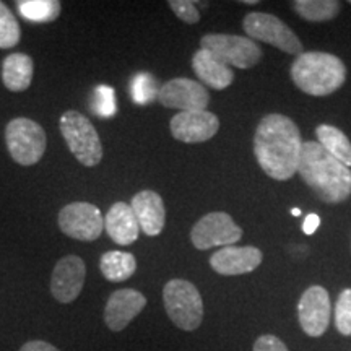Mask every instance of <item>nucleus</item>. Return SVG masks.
I'll list each match as a JSON object with an SVG mask.
<instances>
[{
	"label": "nucleus",
	"instance_id": "nucleus-1",
	"mask_svg": "<svg viewBox=\"0 0 351 351\" xmlns=\"http://www.w3.org/2000/svg\"><path fill=\"white\" fill-rule=\"evenodd\" d=\"M302 142L300 129L283 114H269L257 125L254 153L267 176L287 181L298 173Z\"/></svg>",
	"mask_w": 351,
	"mask_h": 351
},
{
	"label": "nucleus",
	"instance_id": "nucleus-2",
	"mask_svg": "<svg viewBox=\"0 0 351 351\" xmlns=\"http://www.w3.org/2000/svg\"><path fill=\"white\" fill-rule=\"evenodd\" d=\"M298 171L302 181L326 204H340L351 195V169L317 142L302 143Z\"/></svg>",
	"mask_w": 351,
	"mask_h": 351
},
{
	"label": "nucleus",
	"instance_id": "nucleus-3",
	"mask_svg": "<svg viewBox=\"0 0 351 351\" xmlns=\"http://www.w3.org/2000/svg\"><path fill=\"white\" fill-rule=\"evenodd\" d=\"M291 78L311 96H327L345 83L346 69L339 57L326 52H302L291 65Z\"/></svg>",
	"mask_w": 351,
	"mask_h": 351
},
{
	"label": "nucleus",
	"instance_id": "nucleus-4",
	"mask_svg": "<svg viewBox=\"0 0 351 351\" xmlns=\"http://www.w3.org/2000/svg\"><path fill=\"white\" fill-rule=\"evenodd\" d=\"M60 134L78 163L93 168L103 160V145L95 125L82 112L65 111L59 121Z\"/></svg>",
	"mask_w": 351,
	"mask_h": 351
},
{
	"label": "nucleus",
	"instance_id": "nucleus-5",
	"mask_svg": "<svg viewBox=\"0 0 351 351\" xmlns=\"http://www.w3.org/2000/svg\"><path fill=\"white\" fill-rule=\"evenodd\" d=\"M166 314L181 330L192 332L204 320V301L194 285L187 280H169L163 288Z\"/></svg>",
	"mask_w": 351,
	"mask_h": 351
},
{
	"label": "nucleus",
	"instance_id": "nucleus-6",
	"mask_svg": "<svg viewBox=\"0 0 351 351\" xmlns=\"http://www.w3.org/2000/svg\"><path fill=\"white\" fill-rule=\"evenodd\" d=\"M7 150L16 163L33 166L41 160L47 147L46 132L38 122L16 117L5 127Z\"/></svg>",
	"mask_w": 351,
	"mask_h": 351
},
{
	"label": "nucleus",
	"instance_id": "nucleus-7",
	"mask_svg": "<svg viewBox=\"0 0 351 351\" xmlns=\"http://www.w3.org/2000/svg\"><path fill=\"white\" fill-rule=\"evenodd\" d=\"M244 32L247 36L257 41L271 44V46L278 47L280 51L287 52V54L301 56L302 54V44L300 38L293 33V29L283 23L282 20L270 13L252 12L245 16L243 21Z\"/></svg>",
	"mask_w": 351,
	"mask_h": 351
},
{
	"label": "nucleus",
	"instance_id": "nucleus-8",
	"mask_svg": "<svg viewBox=\"0 0 351 351\" xmlns=\"http://www.w3.org/2000/svg\"><path fill=\"white\" fill-rule=\"evenodd\" d=\"M200 46L230 67L251 69L262 57V51L256 41L236 34H207L202 38Z\"/></svg>",
	"mask_w": 351,
	"mask_h": 351
},
{
	"label": "nucleus",
	"instance_id": "nucleus-9",
	"mask_svg": "<svg viewBox=\"0 0 351 351\" xmlns=\"http://www.w3.org/2000/svg\"><path fill=\"white\" fill-rule=\"evenodd\" d=\"M59 228L69 238L91 243L103 234L104 218L101 210L88 202H73L59 212Z\"/></svg>",
	"mask_w": 351,
	"mask_h": 351
},
{
	"label": "nucleus",
	"instance_id": "nucleus-10",
	"mask_svg": "<svg viewBox=\"0 0 351 351\" xmlns=\"http://www.w3.org/2000/svg\"><path fill=\"white\" fill-rule=\"evenodd\" d=\"M243 238V230L225 212H213L202 217L191 231V241L200 251L234 245Z\"/></svg>",
	"mask_w": 351,
	"mask_h": 351
},
{
	"label": "nucleus",
	"instance_id": "nucleus-11",
	"mask_svg": "<svg viewBox=\"0 0 351 351\" xmlns=\"http://www.w3.org/2000/svg\"><path fill=\"white\" fill-rule=\"evenodd\" d=\"M158 101L165 108L187 111H205L210 103V95L202 83L189 78H174L160 86Z\"/></svg>",
	"mask_w": 351,
	"mask_h": 351
},
{
	"label": "nucleus",
	"instance_id": "nucleus-12",
	"mask_svg": "<svg viewBox=\"0 0 351 351\" xmlns=\"http://www.w3.org/2000/svg\"><path fill=\"white\" fill-rule=\"evenodd\" d=\"M332 315L330 296L322 287H311L298 302V317L306 335L322 337L328 328Z\"/></svg>",
	"mask_w": 351,
	"mask_h": 351
},
{
	"label": "nucleus",
	"instance_id": "nucleus-13",
	"mask_svg": "<svg viewBox=\"0 0 351 351\" xmlns=\"http://www.w3.org/2000/svg\"><path fill=\"white\" fill-rule=\"evenodd\" d=\"M86 278V265L82 257L67 256L56 263L51 276V293L62 304L80 296Z\"/></svg>",
	"mask_w": 351,
	"mask_h": 351
},
{
	"label": "nucleus",
	"instance_id": "nucleus-14",
	"mask_svg": "<svg viewBox=\"0 0 351 351\" xmlns=\"http://www.w3.org/2000/svg\"><path fill=\"white\" fill-rule=\"evenodd\" d=\"M171 134L184 143H202L215 137L219 119L210 111L179 112L171 119Z\"/></svg>",
	"mask_w": 351,
	"mask_h": 351
},
{
	"label": "nucleus",
	"instance_id": "nucleus-15",
	"mask_svg": "<svg viewBox=\"0 0 351 351\" xmlns=\"http://www.w3.org/2000/svg\"><path fill=\"white\" fill-rule=\"evenodd\" d=\"M147 306V298L137 289H119L114 291L104 307V322L109 330L121 332L129 326Z\"/></svg>",
	"mask_w": 351,
	"mask_h": 351
},
{
	"label": "nucleus",
	"instance_id": "nucleus-16",
	"mask_svg": "<svg viewBox=\"0 0 351 351\" xmlns=\"http://www.w3.org/2000/svg\"><path fill=\"white\" fill-rule=\"evenodd\" d=\"M262 252L252 245H226L210 257V265L219 275L234 276L254 271L262 263Z\"/></svg>",
	"mask_w": 351,
	"mask_h": 351
},
{
	"label": "nucleus",
	"instance_id": "nucleus-17",
	"mask_svg": "<svg viewBox=\"0 0 351 351\" xmlns=\"http://www.w3.org/2000/svg\"><path fill=\"white\" fill-rule=\"evenodd\" d=\"M130 207L137 217L138 226L147 236H158L165 228L166 208L160 194L155 191H142L135 194Z\"/></svg>",
	"mask_w": 351,
	"mask_h": 351
},
{
	"label": "nucleus",
	"instance_id": "nucleus-18",
	"mask_svg": "<svg viewBox=\"0 0 351 351\" xmlns=\"http://www.w3.org/2000/svg\"><path fill=\"white\" fill-rule=\"evenodd\" d=\"M104 230L114 243L130 245L138 239L140 226L134 210L125 202H116L104 218Z\"/></svg>",
	"mask_w": 351,
	"mask_h": 351
},
{
	"label": "nucleus",
	"instance_id": "nucleus-19",
	"mask_svg": "<svg viewBox=\"0 0 351 351\" xmlns=\"http://www.w3.org/2000/svg\"><path fill=\"white\" fill-rule=\"evenodd\" d=\"M192 67H194L195 75L213 90H225L234 80V73L230 65L202 47L192 57Z\"/></svg>",
	"mask_w": 351,
	"mask_h": 351
},
{
	"label": "nucleus",
	"instance_id": "nucleus-20",
	"mask_svg": "<svg viewBox=\"0 0 351 351\" xmlns=\"http://www.w3.org/2000/svg\"><path fill=\"white\" fill-rule=\"evenodd\" d=\"M34 64L33 59L26 54H10L5 57L2 64V82L7 90L13 93H21L26 91L33 82Z\"/></svg>",
	"mask_w": 351,
	"mask_h": 351
},
{
	"label": "nucleus",
	"instance_id": "nucleus-21",
	"mask_svg": "<svg viewBox=\"0 0 351 351\" xmlns=\"http://www.w3.org/2000/svg\"><path fill=\"white\" fill-rule=\"evenodd\" d=\"M99 270L108 282L121 283L129 280L137 270V261L129 252L109 251L99 261Z\"/></svg>",
	"mask_w": 351,
	"mask_h": 351
},
{
	"label": "nucleus",
	"instance_id": "nucleus-22",
	"mask_svg": "<svg viewBox=\"0 0 351 351\" xmlns=\"http://www.w3.org/2000/svg\"><path fill=\"white\" fill-rule=\"evenodd\" d=\"M315 135H317L319 140L317 143L324 150L330 153L340 163L351 168V142L343 132L333 125L322 124L315 129Z\"/></svg>",
	"mask_w": 351,
	"mask_h": 351
},
{
	"label": "nucleus",
	"instance_id": "nucleus-23",
	"mask_svg": "<svg viewBox=\"0 0 351 351\" xmlns=\"http://www.w3.org/2000/svg\"><path fill=\"white\" fill-rule=\"evenodd\" d=\"M16 7L26 20L34 23H49L59 19L62 12L59 0H20Z\"/></svg>",
	"mask_w": 351,
	"mask_h": 351
},
{
	"label": "nucleus",
	"instance_id": "nucleus-24",
	"mask_svg": "<svg viewBox=\"0 0 351 351\" xmlns=\"http://www.w3.org/2000/svg\"><path fill=\"white\" fill-rule=\"evenodd\" d=\"M293 7L307 21H328L339 15L341 3L337 0H296Z\"/></svg>",
	"mask_w": 351,
	"mask_h": 351
},
{
	"label": "nucleus",
	"instance_id": "nucleus-25",
	"mask_svg": "<svg viewBox=\"0 0 351 351\" xmlns=\"http://www.w3.org/2000/svg\"><path fill=\"white\" fill-rule=\"evenodd\" d=\"M21 29L13 13L0 2V49H10L20 43Z\"/></svg>",
	"mask_w": 351,
	"mask_h": 351
},
{
	"label": "nucleus",
	"instance_id": "nucleus-26",
	"mask_svg": "<svg viewBox=\"0 0 351 351\" xmlns=\"http://www.w3.org/2000/svg\"><path fill=\"white\" fill-rule=\"evenodd\" d=\"M158 91H160V88H158L156 78L150 75V73L142 72L132 78L130 93L132 99L137 104L152 103L153 99L158 98Z\"/></svg>",
	"mask_w": 351,
	"mask_h": 351
},
{
	"label": "nucleus",
	"instance_id": "nucleus-27",
	"mask_svg": "<svg viewBox=\"0 0 351 351\" xmlns=\"http://www.w3.org/2000/svg\"><path fill=\"white\" fill-rule=\"evenodd\" d=\"M91 109L99 117H112L117 112L116 91L106 85L96 86L91 96Z\"/></svg>",
	"mask_w": 351,
	"mask_h": 351
},
{
	"label": "nucleus",
	"instance_id": "nucleus-28",
	"mask_svg": "<svg viewBox=\"0 0 351 351\" xmlns=\"http://www.w3.org/2000/svg\"><path fill=\"white\" fill-rule=\"evenodd\" d=\"M335 327L341 335H351V288L340 293L335 304Z\"/></svg>",
	"mask_w": 351,
	"mask_h": 351
},
{
	"label": "nucleus",
	"instance_id": "nucleus-29",
	"mask_svg": "<svg viewBox=\"0 0 351 351\" xmlns=\"http://www.w3.org/2000/svg\"><path fill=\"white\" fill-rule=\"evenodd\" d=\"M169 7L179 20L186 21L189 25L199 23L200 13L197 10L195 3L191 0H169Z\"/></svg>",
	"mask_w": 351,
	"mask_h": 351
},
{
	"label": "nucleus",
	"instance_id": "nucleus-30",
	"mask_svg": "<svg viewBox=\"0 0 351 351\" xmlns=\"http://www.w3.org/2000/svg\"><path fill=\"white\" fill-rule=\"evenodd\" d=\"M254 351H288V348L278 337L262 335L254 343Z\"/></svg>",
	"mask_w": 351,
	"mask_h": 351
},
{
	"label": "nucleus",
	"instance_id": "nucleus-31",
	"mask_svg": "<svg viewBox=\"0 0 351 351\" xmlns=\"http://www.w3.org/2000/svg\"><path fill=\"white\" fill-rule=\"evenodd\" d=\"M20 351H60V350L54 345L47 343V341L32 340V341H26V343L20 348Z\"/></svg>",
	"mask_w": 351,
	"mask_h": 351
},
{
	"label": "nucleus",
	"instance_id": "nucleus-32",
	"mask_svg": "<svg viewBox=\"0 0 351 351\" xmlns=\"http://www.w3.org/2000/svg\"><path fill=\"white\" fill-rule=\"evenodd\" d=\"M319 226H320L319 215L311 213V215H307L306 219H304V223H302V231H304L306 234L311 236V234H314L315 231H317Z\"/></svg>",
	"mask_w": 351,
	"mask_h": 351
},
{
	"label": "nucleus",
	"instance_id": "nucleus-33",
	"mask_svg": "<svg viewBox=\"0 0 351 351\" xmlns=\"http://www.w3.org/2000/svg\"><path fill=\"white\" fill-rule=\"evenodd\" d=\"M291 213L295 215V217H300V215H301V210H300V208H293V210H291Z\"/></svg>",
	"mask_w": 351,
	"mask_h": 351
},
{
	"label": "nucleus",
	"instance_id": "nucleus-34",
	"mask_svg": "<svg viewBox=\"0 0 351 351\" xmlns=\"http://www.w3.org/2000/svg\"><path fill=\"white\" fill-rule=\"evenodd\" d=\"M243 3H249V5H254V3H257V0H244Z\"/></svg>",
	"mask_w": 351,
	"mask_h": 351
},
{
	"label": "nucleus",
	"instance_id": "nucleus-35",
	"mask_svg": "<svg viewBox=\"0 0 351 351\" xmlns=\"http://www.w3.org/2000/svg\"><path fill=\"white\" fill-rule=\"evenodd\" d=\"M350 3H351V0H350Z\"/></svg>",
	"mask_w": 351,
	"mask_h": 351
}]
</instances>
